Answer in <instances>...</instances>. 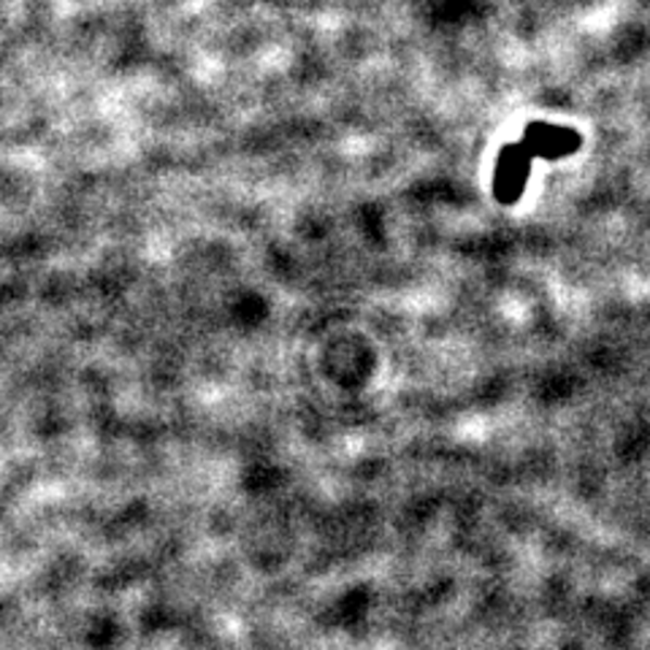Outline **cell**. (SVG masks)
Returning a JSON list of instances; mask_svg holds the SVG:
<instances>
[{"label": "cell", "mask_w": 650, "mask_h": 650, "mask_svg": "<svg viewBox=\"0 0 650 650\" xmlns=\"http://www.w3.org/2000/svg\"><path fill=\"white\" fill-rule=\"evenodd\" d=\"M521 146L532 157H564L581 146V136L570 128H559V125H532Z\"/></svg>", "instance_id": "7a4b0ae2"}, {"label": "cell", "mask_w": 650, "mask_h": 650, "mask_svg": "<svg viewBox=\"0 0 650 650\" xmlns=\"http://www.w3.org/2000/svg\"><path fill=\"white\" fill-rule=\"evenodd\" d=\"M528 171H532V155H528L521 144L505 146V152H501L499 161H496V201H501V204H515L523 195V190H526Z\"/></svg>", "instance_id": "6da1fadb"}]
</instances>
